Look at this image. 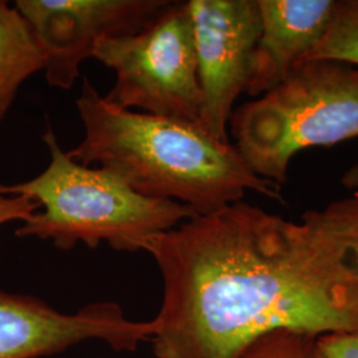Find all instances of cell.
<instances>
[{
    "label": "cell",
    "mask_w": 358,
    "mask_h": 358,
    "mask_svg": "<svg viewBox=\"0 0 358 358\" xmlns=\"http://www.w3.org/2000/svg\"><path fill=\"white\" fill-rule=\"evenodd\" d=\"M41 138L51 157L47 169L26 182L0 185V194L23 195L43 208L15 231L19 238L51 241L63 251L77 243L96 248L105 242L115 251L138 252L158 235L198 215L189 206L134 192L108 169L73 161L50 124Z\"/></svg>",
    "instance_id": "3957f363"
},
{
    "label": "cell",
    "mask_w": 358,
    "mask_h": 358,
    "mask_svg": "<svg viewBox=\"0 0 358 358\" xmlns=\"http://www.w3.org/2000/svg\"><path fill=\"white\" fill-rule=\"evenodd\" d=\"M341 183L348 190L358 194V164L350 167L341 178Z\"/></svg>",
    "instance_id": "9a60e30c"
},
{
    "label": "cell",
    "mask_w": 358,
    "mask_h": 358,
    "mask_svg": "<svg viewBox=\"0 0 358 358\" xmlns=\"http://www.w3.org/2000/svg\"><path fill=\"white\" fill-rule=\"evenodd\" d=\"M353 264H355L356 268L358 269V250L355 252V255H353Z\"/></svg>",
    "instance_id": "2e32d148"
},
{
    "label": "cell",
    "mask_w": 358,
    "mask_h": 358,
    "mask_svg": "<svg viewBox=\"0 0 358 358\" xmlns=\"http://www.w3.org/2000/svg\"><path fill=\"white\" fill-rule=\"evenodd\" d=\"M234 358H322V356L316 334L280 328L257 336Z\"/></svg>",
    "instance_id": "7c38bea8"
},
{
    "label": "cell",
    "mask_w": 358,
    "mask_h": 358,
    "mask_svg": "<svg viewBox=\"0 0 358 358\" xmlns=\"http://www.w3.org/2000/svg\"><path fill=\"white\" fill-rule=\"evenodd\" d=\"M76 106L85 136L69 158L101 165L141 195L176 201L198 215L241 202L248 190L285 203L282 186L257 177L235 145L219 141L202 124L118 108L88 77Z\"/></svg>",
    "instance_id": "7a4b0ae2"
},
{
    "label": "cell",
    "mask_w": 358,
    "mask_h": 358,
    "mask_svg": "<svg viewBox=\"0 0 358 358\" xmlns=\"http://www.w3.org/2000/svg\"><path fill=\"white\" fill-rule=\"evenodd\" d=\"M154 332V320H130L112 301L63 313L38 297L0 289V358L50 357L90 340L134 352Z\"/></svg>",
    "instance_id": "ba28073f"
},
{
    "label": "cell",
    "mask_w": 358,
    "mask_h": 358,
    "mask_svg": "<svg viewBox=\"0 0 358 358\" xmlns=\"http://www.w3.org/2000/svg\"><path fill=\"white\" fill-rule=\"evenodd\" d=\"M235 148L257 177L282 186L292 157L358 137V65H294L279 85L231 115Z\"/></svg>",
    "instance_id": "277c9868"
},
{
    "label": "cell",
    "mask_w": 358,
    "mask_h": 358,
    "mask_svg": "<svg viewBox=\"0 0 358 358\" xmlns=\"http://www.w3.org/2000/svg\"><path fill=\"white\" fill-rule=\"evenodd\" d=\"M170 0H16L45 56V78L72 90L80 65L105 38L133 35L164 13Z\"/></svg>",
    "instance_id": "52a82bcc"
},
{
    "label": "cell",
    "mask_w": 358,
    "mask_h": 358,
    "mask_svg": "<svg viewBox=\"0 0 358 358\" xmlns=\"http://www.w3.org/2000/svg\"><path fill=\"white\" fill-rule=\"evenodd\" d=\"M322 358H358V331H336L317 336Z\"/></svg>",
    "instance_id": "4fadbf2b"
},
{
    "label": "cell",
    "mask_w": 358,
    "mask_h": 358,
    "mask_svg": "<svg viewBox=\"0 0 358 358\" xmlns=\"http://www.w3.org/2000/svg\"><path fill=\"white\" fill-rule=\"evenodd\" d=\"M44 66L45 56L32 28L15 6L0 0V124L20 87Z\"/></svg>",
    "instance_id": "30bf717a"
},
{
    "label": "cell",
    "mask_w": 358,
    "mask_h": 358,
    "mask_svg": "<svg viewBox=\"0 0 358 358\" xmlns=\"http://www.w3.org/2000/svg\"><path fill=\"white\" fill-rule=\"evenodd\" d=\"M317 60L358 65V0H338L327 34L300 63Z\"/></svg>",
    "instance_id": "8fae6325"
},
{
    "label": "cell",
    "mask_w": 358,
    "mask_h": 358,
    "mask_svg": "<svg viewBox=\"0 0 358 358\" xmlns=\"http://www.w3.org/2000/svg\"><path fill=\"white\" fill-rule=\"evenodd\" d=\"M40 210L38 202L23 195L0 194V226L20 220L22 223Z\"/></svg>",
    "instance_id": "5bb4252c"
},
{
    "label": "cell",
    "mask_w": 358,
    "mask_h": 358,
    "mask_svg": "<svg viewBox=\"0 0 358 358\" xmlns=\"http://www.w3.org/2000/svg\"><path fill=\"white\" fill-rule=\"evenodd\" d=\"M203 94L201 124L219 141L229 142L234 103L252 76L262 32L257 0H189Z\"/></svg>",
    "instance_id": "8992f818"
},
{
    "label": "cell",
    "mask_w": 358,
    "mask_h": 358,
    "mask_svg": "<svg viewBox=\"0 0 358 358\" xmlns=\"http://www.w3.org/2000/svg\"><path fill=\"white\" fill-rule=\"evenodd\" d=\"M358 194L299 220L236 202L150 241L157 358H234L273 329L358 331Z\"/></svg>",
    "instance_id": "6da1fadb"
},
{
    "label": "cell",
    "mask_w": 358,
    "mask_h": 358,
    "mask_svg": "<svg viewBox=\"0 0 358 358\" xmlns=\"http://www.w3.org/2000/svg\"><path fill=\"white\" fill-rule=\"evenodd\" d=\"M262 32L245 93L263 96L312 51L332 23L338 0H257Z\"/></svg>",
    "instance_id": "9c48e42d"
},
{
    "label": "cell",
    "mask_w": 358,
    "mask_h": 358,
    "mask_svg": "<svg viewBox=\"0 0 358 358\" xmlns=\"http://www.w3.org/2000/svg\"><path fill=\"white\" fill-rule=\"evenodd\" d=\"M115 72L103 96L122 109L201 124L203 94L198 77L187 1H171L142 31L101 38L92 55Z\"/></svg>",
    "instance_id": "5b68a950"
}]
</instances>
